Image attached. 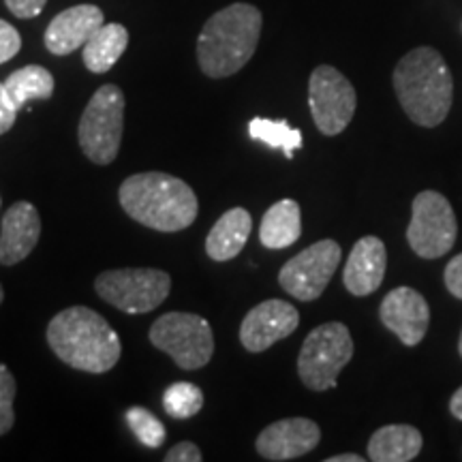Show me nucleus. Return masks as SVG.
Segmentation results:
<instances>
[{
	"mask_svg": "<svg viewBox=\"0 0 462 462\" xmlns=\"http://www.w3.org/2000/svg\"><path fill=\"white\" fill-rule=\"evenodd\" d=\"M118 199L133 221L165 234L190 227L199 212L195 190L180 178L163 171L129 176L120 184Z\"/></svg>",
	"mask_w": 462,
	"mask_h": 462,
	"instance_id": "nucleus-1",
	"label": "nucleus"
},
{
	"mask_svg": "<svg viewBox=\"0 0 462 462\" xmlns=\"http://www.w3.org/2000/svg\"><path fill=\"white\" fill-rule=\"evenodd\" d=\"M48 343L56 357L82 373L101 374L118 364L123 345L99 313L86 306L60 310L48 326Z\"/></svg>",
	"mask_w": 462,
	"mask_h": 462,
	"instance_id": "nucleus-2",
	"label": "nucleus"
},
{
	"mask_svg": "<svg viewBox=\"0 0 462 462\" xmlns=\"http://www.w3.org/2000/svg\"><path fill=\"white\" fill-rule=\"evenodd\" d=\"M262 24V11L248 3H234L217 11L198 37L201 71L212 79L238 73L255 54Z\"/></svg>",
	"mask_w": 462,
	"mask_h": 462,
	"instance_id": "nucleus-3",
	"label": "nucleus"
},
{
	"mask_svg": "<svg viewBox=\"0 0 462 462\" xmlns=\"http://www.w3.org/2000/svg\"><path fill=\"white\" fill-rule=\"evenodd\" d=\"M394 90L404 114L420 126H437L448 118L454 99V78L443 56L418 48L394 69Z\"/></svg>",
	"mask_w": 462,
	"mask_h": 462,
	"instance_id": "nucleus-4",
	"label": "nucleus"
},
{
	"mask_svg": "<svg viewBox=\"0 0 462 462\" xmlns=\"http://www.w3.org/2000/svg\"><path fill=\"white\" fill-rule=\"evenodd\" d=\"M125 131V95L116 84H106L92 95L78 125L82 152L97 165L114 163Z\"/></svg>",
	"mask_w": 462,
	"mask_h": 462,
	"instance_id": "nucleus-5",
	"label": "nucleus"
},
{
	"mask_svg": "<svg viewBox=\"0 0 462 462\" xmlns=\"http://www.w3.org/2000/svg\"><path fill=\"white\" fill-rule=\"evenodd\" d=\"M354 357V338L345 323L330 321L315 328L298 356V374L313 392L337 388L338 374Z\"/></svg>",
	"mask_w": 462,
	"mask_h": 462,
	"instance_id": "nucleus-6",
	"label": "nucleus"
},
{
	"mask_svg": "<svg viewBox=\"0 0 462 462\" xmlns=\"http://www.w3.org/2000/svg\"><path fill=\"white\" fill-rule=\"evenodd\" d=\"M150 343L165 351L182 371H198L212 360L215 337L204 317L193 313H167L150 328Z\"/></svg>",
	"mask_w": 462,
	"mask_h": 462,
	"instance_id": "nucleus-7",
	"label": "nucleus"
},
{
	"mask_svg": "<svg viewBox=\"0 0 462 462\" xmlns=\"http://www.w3.org/2000/svg\"><path fill=\"white\" fill-rule=\"evenodd\" d=\"M95 289L101 300L129 315L159 309L170 296L171 276L157 268H120L97 276Z\"/></svg>",
	"mask_w": 462,
	"mask_h": 462,
	"instance_id": "nucleus-8",
	"label": "nucleus"
},
{
	"mask_svg": "<svg viewBox=\"0 0 462 462\" xmlns=\"http://www.w3.org/2000/svg\"><path fill=\"white\" fill-rule=\"evenodd\" d=\"M411 210L407 240L415 255L437 259L449 253L458 236V221L452 204L437 190H421L413 199Z\"/></svg>",
	"mask_w": 462,
	"mask_h": 462,
	"instance_id": "nucleus-9",
	"label": "nucleus"
},
{
	"mask_svg": "<svg viewBox=\"0 0 462 462\" xmlns=\"http://www.w3.org/2000/svg\"><path fill=\"white\" fill-rule=\"evenodd\" d=\"M309 106L323 135H338L354 120L357 95L349 79L330 65L317 67L309 79Z\"/></svg>",
	"mask_w": 462,
	"mask_h": 462,
	"instance_id": "nucleus-10",
	"label": "nucleus"
},
{
	"mask_svg": "<svg viewBox=\"0 0 462 462\" xmlns=\"http://www.w3.org/2000/svg\"><path fill=\"white\" fill-rule=\"evenodd\" d=\"M340 245L334 240H319L296 257L289 259L279 273V282L289 296L302 302H313L330 285L340 265Z\"/></svg>",
	"mask_w": 462,
	"mask_h": 462,
	"instance_id": "nucleus-11",
	"label": "nucleus"
},
{
	"mask_svg": "<svg viewBox=\"0 0 462 462\" xmlns=\"http://www.w3.org/2000/svg\"><path fill=\"white\" fill-rule=\"evenodd\" d=\"M300 323L298 309L285 300H265L251 309L242 319L240 343L251 354H262L279 340L296 332Z\"/></svg>",
	"mask_w": 462,
	"mask_h": 462,
	"instance_id": "nucleus-12",
	"label": "nucleus"
},
{
	"mask_svg": "<svg viewBox=\"0 0 462 462\" xmlns=\"http://www.w3.org/2000/svg\"><path fill=\"white\" fill-rule=\"evenodd\" d=\"M379 317L402 345L415 346L429 330L430 309L420 291L411 287H396L381 302Z\"/></svg>",
	"mask_w": 462,
	"mask_h": 462,
	"instance_id": "nucleus-13",
	"label": "nucleus"
},
{
	"mask_svg": "<svg viewBox=\"0 0 462 462\" xmlns=\"http://www.w3.org/2000/svg\"><path fill=\"white\" fill-rule=\"evenodd\" d=\"M321 441V429L309 418H287L259 432L255 449L265 460H296L313 452Z\"/></svg>",
	"mask_w": 462,
	"mask_h": 462,
	"instance_id": "nucleus-14",
	"label": "nucleus"
},
{
	"mask_svg": "<svg viewBox=\"0 0 462 462\" xmlns=\"http://www.w3.org/2000/svg\"><path fill=\"white\" fill-rule=\"evenodd\" d=\"M106 24L103 11L95 5H78L65 9L50 22L45 31V48L54 56H69L84 48L88 39Z\"/></svg>",
	"mask_w": 462,
	"mask_h": 462,
	"instance_id": "nucleus-15",
	"label": "nucleus"
},
{
	"mask_svg": "<svg viewBox=\"0 0 462 462\" xmlns=\"http://www.w3.org/2000/svg\"><path fill=\"white\" fill-rule=\"evenodd\" d=\"M385 268H388V251L377 236H364L351 248L343 270V282L346 291L357 298L371 296L383 282Z\"/></svg>",
	"mask_w": 462,
	"mask_h": 462,
	"instance_id": "nucleus-16",
	"label": "nucleus"
},
{
	"mask_svg": "<svg viewBox=\"0 0 462 462\" xmlns=\"http://www.w3.org/2000/svg\"><path fill=\"white\" fill-rule=\"evenodd\" d=\"M42 238V217L28 201H17L3 217L0 265H15L31 255Z\"/></svg>",
	"mask_w": 462,
	"mask_h": 462,
	"instance_id": "nucleus-17",
	"label": "nucleus"
},
{
	"mask_svg": "<svg viewBox=\"0 0 462 462\" xmlns=\"http://www.w3.org/2000/svg\"><path fill=\"white\" fill-rule=\"evenodd\" d=\"M253 231V218L245 208H231L212 225L206 238V253L215 262H231L246 246Z\"/></svg>",
	"mask_w": 462,
	"mask_h": 462,
	"instance_id": "nucleus-18",
	"label": "nucleus"
},
{
	"mask_svg": "<svg viewBox=\"0 0 462 462\" xmlns=\"http://www.w3.org/2000/svg\"><path fill=\"white\" fill-rule=\"evenodd\" d=\"M421 446H424V439L415 426L390 424L371 437L368 458L373 462H409L418 458Z\"/></svg>",
	"mask_w": 462,
	"mask_h": 462,
	"instance_id": "nucleus-19",
	"label": "nucleus"
},
{
	"mask_svg": "<svg viewBox=\"0 0 462 462\" xmlns=\"http://www.w3.org/2000/svg\"><path fill=\"white\" fill-rule=\"evenodd\" d=\"M302 236V212L293 199H281L268 208L259 227V240L265 248H287L296 245Z\"/></svg>",
	"mask_w": 462,
	"mask_h": 462,
	"instance_id": "nucleus-20",
	"label": "nucleus"
},
{
	"mask_svg": "<svg viewBox=\"0 0 462 462\" xmlns=\"http://www.w3.org/2000/svg\"><path fill=\"white\" fill-rule=\"evenodd\" d=\"M129 45V31L123 24H103L84 45L82 58L90 73H107Z\"/></svg>",
	"mask_w": 462,
	"mask_h": 462,
	"instance_id": "nucleus-21",
	"label": "nucleus"
},
{
	"mask_svg": "<svg viewBox=\"0 0 462 462\" xmlns=\"http://www.w3.org/2000/svg\"><path fill=\"white\" fill-rule=\"evenodd\" d=\"M7 95L17 112L26 106L28 101L42 99L48 101L54 95V78L45 67L28 65L14 71L5 82Z\"/></svg>",
	"mask_w": 462,
	"mask_h": 462,
	"instance_id": "nucleus-22",
	"label": "nucleus"
},
{
	"mask_svg": "<svg viewBox=\"0 0 462 462\" xmlns=\"http://www.w3.org/2000/svg\"><path fill=\"white\" fill-rule=\"evenodd\" d=\"M248 135L268 148L282 150L287 159H293V152L302 148V133L289 126L287 120L253 118L248 123Z\"/></svg>",
	"mask_w": 462,
	"mask_h": 462,
	"instance_id": "nucleus-23",
	"label": "nucleus"
},
{
	"mask_svg": "<svg viewBox=\"0 0 462 462\" xmlns=\"http://www.w3.org/2000/svg\"><path fill=\"white\" fill-rule=\"evenodd\" d=\"M163 407L165 413L173 420H190L204 407V392L199 390V385L189 383V381H178L165 390Z\"/></svg>",
	"mask_w": 462,
	"mask_h": 462,
	"instance_id": "nucleus-24",
	"label": "nucleus"
},
{
	"mask_svg": "<svg viewBox=\"0 0 462 462\" xmlns=\"http://www.w3.org/2000/svg\"><path fill=\"white\" fill-rule=\"evenodd\" d=\"M126 424H129L133 435L140 439L143 446L150 449H159L165 443L167 430L163 421H161L154 413H150L148 409L131 407L129 411H126Z\"/></svg>",
	"mask_w": 462,
	"mask_h": 462,
	"instance_id": "nucleus-25",
	"label": "nucleus"
},
{
	"mask_svg": "<svg viewBox=\"0 0 462 462\" xmlns=\"http://www.w3.org/2000/svg\"><path fill=\"white\" fill-rule=\"evenodd\" d=\"M15 377L11 371L0 362V437L7 435L15 424L14 401H15Z\"/></svg>",
	"mask_w": 462,
	"mask_h": 462,
	"instance_id": "nucleus-26",
	"label": "nucleus"
},
{
	"mask_svg": "<svg viewBox=\"0 0 462 462\" xmlns=\"http://www.w3.org/2000/svg\"><path fill=\"white\" fill-rule=\"evenodd\" d=\"M22 48V37L9 22L0 20V65L14 58Z\"/></svg>",
	"mask_w": 462,
	"mask_h": 462,
	"instance_id": "nucleus-27",
	"label": "nucleus"
},
{
	"mask_svg": "<svg viewBox=\"0 0 462 462\" xmlns=\"http://www.w3.org/2000/svg\"><path fill=\"white\" fill-rule=\"evenodd\" d=\"M48 0H5L7 9L20 20H31L42 14Z\"/></svg>",
	"mask_w": 462,
	"mask_h": 462,
	"instance_id": "nucleus-28",
	"label": "nucleus"
},
{
	"mask_svg": "<svg viewBox=\"0 0 462 462\" xmlns=\"http://www.w3.org/2000/svg\"><path fill=\"white\" fill-rule=\"evenodd\" d=\"M204 456H201L199 448L190 441L176 443L170 452L165 454V462H201Z\"/></svg>",
	"mask_w": 462,
	"mask_h": 462,
	"instance_id": "nucleus-29",
	"label": "nucleus"
},
{
	"mask_svg": "<svg viewBox=\"0 0 462 462\" xmlns=\"http://www.w3.org/2000/svg\"><path fill=\"white\" fill-rule=\"evenodd\" d=\"M443 281H446L448 291L452 293L454 298L462 300V253L456 255L452 262L448 263L446 274H443Z\"/></svg>",
	"mask_w": 462,
	"mask_h": 462,
	"instance_id": "nucleus-30",
	"label": "nucleus"
},
{
	"mask_svg": "<svg viewBox=\"0 0 462 462\" xmlns=\"http://www.w3.org/2000/svg\"><path fill=\"white\" fill-rule=\"evenodd\" d=\"M17 109L14 103H11L7 88H5V82H0V135L11 131V126L15 125Z\"/></svg>",
	"mask_w": 462,
	"mask_h": 462,
	"instance_id": "nucleus-31",
	"label": "nucleus"
},
{
	"mask_svg": "<svg viewBox=\"0 0 462 462\" xmlns=\"http://www.w3.org/2000/svg\"><path fill=\"white\" fill-rule=\"evenodd\" d=\"M449 411H452L456 420H462V385L454 392L452 401H449Z\"/></svg>",
	"mask_w": 462,
	"mask_h": 462,
	"instance_id": "nucleus-32",
	"label": "nucleus"
},
{
	"mask_svg": "<svg viewBox=\"0 0 462 462\" xmlns=\"http://www.w3.org/2000/svg\"><path fill=\"white\" fill-rule=\"evenodd\" d=\"M366 458L357 454H338V456H330L326 462H364Z\"/></svg>",
	"mask_w": 462,
	"mask_h": 462,
	"instance_id": "nucleus-33",
	"label": "nucleus"
},
{
	"mask_svg": "<svg viewBox=\"0 0 462 462\" xmlns=\"http://www.w3.org/2000/svg\"><path fill=\"white\" fill-rule=\"evenodd\" d=\"M3 300H5V291H3V285H0V304H3Z\"/></svg>",
	"mask_w": 462,
	"mask_h": 462,
	"instance_id": "nucleus-34",
	"label": "nucleus"
},
{
	"mask_svg": "<svg viewBox=\"0 0 462 462\" xmlns=\"http://www.w3.org/2000/svg\"><path fill=\"white\" fill-rule=\"evenodd\" d=\"M458 351H460V356H462V332H460V340H458Z\"/></svg>",
	"mask_w": 462,
	"mask_h": 462,
	"instance_id": "nucleus-35",
	"label": "nucleus"
}]
</instances>
